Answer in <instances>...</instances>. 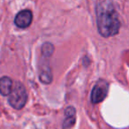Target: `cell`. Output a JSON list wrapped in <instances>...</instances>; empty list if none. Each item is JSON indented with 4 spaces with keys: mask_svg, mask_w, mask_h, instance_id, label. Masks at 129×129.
<instances>
[{
    "mask_svg": "<svg viewBox=\"0 0 129 129\" xmlns=\"http://www.w3.org/2000/svg\"><path fill=\"white\" fill-rule=\"evenodd\" d=\"M96 25L104 37L116 36L120 28L118 14L112 4L108 1L99 2L96 6Z\"/></svg>",
    "mask_w": 129,
    "mask_h": 129,
    "instance_id": "1",
    "label": "cell"
},
{
    "mask_svg": "<svg viewBox=\"0 0 129 129\" xmlns=\"http://www.w3.org/2000/svg\"><path fill=\"white\" fill-rule=\"evenodd\" d=\"M27 101V94L25 87L20 81H16L8 97V103L13 108L20 110L25 106Z\"/></svg>",
    "mask_w": 129,
    "mask_h": 129,
    "instance_id": "2",
    "label": "cell"
},
{
    "mask_svg": "<svg viewBox=\"0 0 129 129\" xmlns=\"http://www.w3.org/2000/svg\"><path fill=\"white\" fill-rule=\"evenodd\" d=\"M108 89H109V84L105 80H99L95 85L94 86L91 92V99L92 104H99L103 102L107 96Z\"/></svg>",
    "mask_w": 129,
    "mask_h": 129,
    "instance_id": "3",
    "label": "cell"
},
{
    "mask_svg": "<svg viewBox=\"0 0 129 129\" xmlns=\"http://www.w3.org/2000/svg\"><path fill=\"white\" fill-rule=\"evenodd\" d=\"M33 20V14L30 10L20 11L14 19V23L20 28H27L31 25Z\"/></svg>",
    "mask_w": 129,
    "mask_h": 129,
    "instance_id": "4",
    "label": "cell"
},
{
    "mask_svg": "<svg viewBox=\"0 0 129 129\" xmlns=\"http://www.w3.org/2000/svg\"><path fill=\"white\" fill-rule=\"evenodd\" d=\"M64 116L66 118L63 123V128L68 129L75 124L76 121V111L73 106H68L64 110Z\"/></svg>",
    "mask_w": 129,
    "mask_h": 129,
    "instance_id": "5",
    "label": "cell"
},
{
    "mask_svg": "<svg viewBox=\"0 0 129 129\" xmlns=\"http://www.w3.org/2000/svg\"><path fill=\"white\" fill-rule=\"evenodd\" d=\"M13 82L11 78L4 76L0 79V94L2 95H9L13 90Z\"/></svg>",
    "mask_w": 129,
    "mask_h": 129,
    "instance_id": "6",
    "label": "cell"
},
{
    "mask_svg": "<svg viewBox=\"0 0 129 129\" xmlns=\"http://www.w3.org/2000/svg\"><path fill=\"white\" fill-rule=\"evenodd\" d=\"M40 80L42 82L45 83V84H50L52 81V75H51V71H50V67H43V69L40 71Z\"/></svg>",
    "mask_w": 129,
    "mask_h": 129,
    "instance_id": "7",
    "label": "cell"
},
{
    "mask_svg": "<svg viewBox=\"0 0 129 129\" xmlns=\"http://www.w3.org/2000/svg\"><path fill=\"white\" fill-rule=\"evenodd\" d=\"M54 51V46L50 43H46L42 47V53L44 57H50Z\"/></svg>",
    "mask_w": 129,
    "mask_h": 129,
    "instance_id": "8",
    "label": "cell"
}]
</instances>
